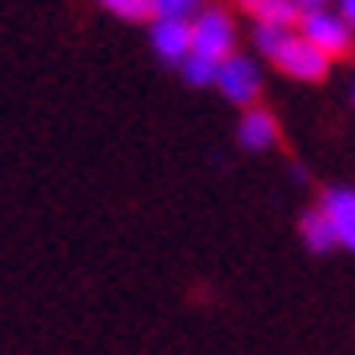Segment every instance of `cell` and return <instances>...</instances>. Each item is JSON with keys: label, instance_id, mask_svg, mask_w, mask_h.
<instances>
[{"label": "cell", "instance_id": "9a60e30c", "mask_svg": "<svg viewBox=\"0 0 355 355\" xmlns=\"http://www.w3.org/2000/svg\"><path fill=\"white\" fill-rule=\"evenodd\" d=\"M295 4H300V8H323L327 0H295Z\"/></svg>", "mask_w": 355, "mask_h": 355}, {"label": "cell", "instance_id": "277c9868", "mask_svg": "<svg viewBox=\"0 0 355 355\" xmlns=\"http://www.w3.org/2000/svg\"><path fill=\"white\" fill-rule=\"evenodd\" d=\"M216 88L224 92V100L252 108L256 96H259V68H256V60H252V56H243V52H232L227 60H220Z\"/></svg>", "mask_w": 355, "mask_h": 355}, {"label": "cell", "instance_id": "7c38bea8", "mask_svg": "<svg viewBox=\"0 0 355 355\" xmlns=\"http://www.w3.org/2000/svg\"><path fill=\"white\" fill-rule=\"evenodd\" d=\"M112 17H120V20H144V17H152V0H100Z\"/></svg>", "mask_w": 355, "mask_h": 355}, {"label": "cell", "instance_id": "30bf717a", "mask_svg": "<svg viewBox=\"0 0 355 355\" xmlns=\"http://www.w3.org/2000/svg\"><path fill=\"white\" fill-rule=\"evenodd\" d=\"M204 0H152V20H196Z\"/></svg>", "mask_w": 355, "mask_h": 355}, {"label": "cell", "instance_id": "5bb4252c", "mask_svg": "<svg viewBox=\"0 0 355 355\" xmlns=\"http://www.w3.org/2000/svg\"><path fill=\"white\" fill-rule=\"evenodd\" d=\"M336 12H339L343 20H347L352 28H355V0H339V8H336Z\"/></svg>", "mask_w": 355, "mask_h": 355}, {"label": "cell", "instance_id": "5b68a950", "mask_svg": "<svg viewBox=\"0 0 355 355\" xmlns=\"http://www.w3.org/2000/svg\"><path fill=\"white\" fill-rule=\"evenodd\" d=\"M152 52L168 64H184L192 56V20H152L148 28Z\"/></svg>", "mask_w": 355, "mask_h": 355}, {"label": "cell", "instance_id": "4fadbf2b", "mask_svg": "<svg viewBox=\"0 0 355 355\" xmlns=\"http://www.w3.org/2000/svg\"><path fill=\"white\" fill-rule=\"evenodd\" d=\"M284 36H288V28H268V24H256V33H252V40H256V49L272 60L275 49L284 44Z\"/></svg>", "mask_w": 355, "mask_h": 355}, {"label": "cell", "instance_id": "3957f363", "mask_svg": "<svg viewBox=\"0 0 355 355\" xmlns=\"http://www.w3.org/2000/svg\"><path fill=\"white\" fill-rule=\"evenodd\" d=\"M272 60L284 68V72H288L291 80H311V84L323 80V76H327V68H331V60H327L320 49H311V44H307L300 33H288V36H284V44L275 49Z\"/></svg>", "mask_w": 355, "mask_h": 355}, {"label": "cell", "instance_id": "52a82bcc", "mask_svg": "<svg viewBox=\"0 0 355 355\" xmlns=\"http://www.w3.org/2000/svg\"><path fill=\"white\" fill-rule=\"evenodd\" d=\"M275 136H279V124H275L272 112H263V108H243L240 124H236V140H240L248 152H263V148H272Z\"/></svg>", "mask_w": 355, "mask_h": 355}, {"label": "cell", "instance_id": "6da1fadb", "mask_svg": "<svg viewBox=\"0 0 355 355\" xmlns=\"http://www.w3.org/2000/svg\"><path fill=\"white\" fill-rule=\"evenodd\" d=\"M295 33L304 36L311 49H320L327 60L347 56L352 44H355V28L339 17V12H331L327 4H323V8H304V12H300V24H295Z\"/></svg>", "mask_w": 355, "mask_h": 355}, {"label": "cell", "instance_id": "ba28073f", "mask_svg": "<svg viewBox=\"0 0 355 355\" xmlns=\"http://www.w3.org/2000/svg\"><path fill=\"white\" fill-rule=\"evenodd\" d=\"M300 4L295 0H256L252 4V17L256 24H268V28H291V24H300Z\"/></svg>", "mask_w": 355, "mask_h": 355}, {"label": "cell", "instance_id": "2e32d148", "mask_svg": "<svg viewBox=\"0 0 355 355\" xmlns=\"http://www.w3.org/2000/svg\"><path fill=\"white\" fill-rule=\"evenodd\" d=\"M240 4H248V8H252V4H256V0H240Z\"/></svg>", "mask_w": 355, "mask_h": 355}, {"label": "cell", "instance_id": "8fae6325", "mask_svg": "<svg viewBox=\"0 0 355 355\" xmlns=\"http://www.w3.org/2000/svg\"><path fill=\"white\" fill-rule=\"evenodd\" d=\"M180 72H184V80L196 84V88H204V84H216V72H220V64L216 60H208V56H188L184 64H180Z\"/></svg>", "mask_w": 355, "mask_h": 355}, {"label": "cell", "instance_id": "e0dca14e", "mask_svg": "<svg viewBox=\"0 0 355 355\" xmlns=\"http://www.w3.org/2000/svg\"><path fill=\"white\" fill-rule=\"evenodd\" d=\"M352 96H355V92H352Z\"/></svg>", "mask_w": 355, "mask_h": 355}, {"label": "cell", "instance_id": "8992f818", "mask_svg": "<svg viewBox=\"0 0 355 355\" xmlns=\"http://www.w3.org/2000/svg\"><path fill=\"white\" fill-rule=\"evenodd\" d=\"M323 216L331 220V232H336V243L355 252V188H331L323 196Z\"/></svg>", "mask_w": 355, "mask_h": 355}, {"label": "cell", "instance_id": "9c48e42d", "mask_svg": "<svg viewBox=\"0 0 355 355\" xmlns=\"http://www.w3.org/2000/svg\"><path fill=\"white\" fill-rule=\"evenodd\" d=\"M300 236H304L307 252H331V248H336V232H331V220L323 216V208L304 211V220H300Z\"/></svg>", "mask_w": 355, "mask_h": 355}, {"label": "cell", "instance_id": "7a4b0ae2", "mask_svg": "<svg viewBox=\"0 0 355 355\" xmlns=\"http://www.w3.org/2000/svg\"><path fill=\"white\" fill-rule=\"evenodd\" d=\"M192 52L208 60H227L236 52V20L224 8H200L192 20Z\"/></svg>", "mask_w": 355, "mask_h": 355}]
</instances>
